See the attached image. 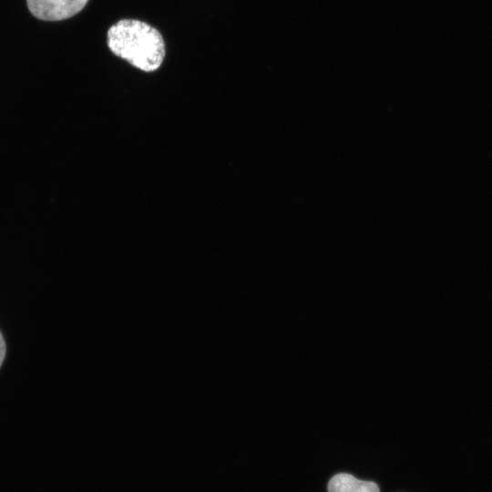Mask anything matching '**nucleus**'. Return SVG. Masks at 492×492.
I'll list each match as a JSON object with an SVG mask.
<instances>
[{"label": "nucleus", "instance_id": "obj_3", "mask_svg": "<svg viewBox=\"0 0 492 492\" xmlns=\"http://www.w3.org/2000/svg\"><path fill=\"white\" fill-rule=\"evenodd\" d=\"M327 490L328 492H380L375 482L361 480L347 473L333 476L328 483Z\"/></svg>", "mask_w": 492, "mask_h": 492}, {"label": "nucleus", "instance_id": "obj_1", "mask_svg": "<svg viewBox=\"0 0 492 492\" xmlns=\"http://www.w3.org/2000/svg\"><path fill=\"white\" fill-rule=\"evenodd\" d=\"M108 46L113 54L146 72L157 70L165 56L159 32L135 19H123L108 31Z\"/></svg>", "mask_w": 492, "mask_h": 492}, {"label": "nucleus", "instance_id": "obj_4", "mask_svg": "<svg viewBox=\"0 0 492 492\" xmlns=\"http://www.w3.org/2000/svg\"><path fill=\"white\" fill-rule=\"evenodd\" d=\"M5 343L2 333H0V366L5 359Z\"/></svg>", "mask_w": 492, "mask_h": 492}, {"label": "nucleus", "instance_id": "obj_2", "mask_svg": "<svg viewBox=\"0 0 492 492\" xmlns=\"http://www.w3.org/2000/svg\"><path fill=\"white\" fill-rule=\"evenodd\" d=\"M29 11L36 18L57 21L69 18L87 3V0H26Z\"/></svg>", "mask_w": 492, "mask_h": 492}]
</instances>
